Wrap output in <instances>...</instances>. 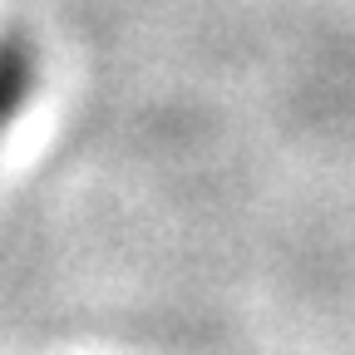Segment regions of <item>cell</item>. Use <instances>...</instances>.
I'll use <instances>...</instances> for the list:
<instances>
[{
    "label": "cell",
    "mask_w": 355,
    "mask_h": 355,
    "mask_svg": "<svg viewBox=\"0 0 355 355\" xmlns=\"http://www.w3.org/2000/svg\"><path fill=\"white\" fill-rule=\"evenodd\" d=\"M40 94V50L20 30H0V144Z\"/></svg>",
    "instance_id": "6da1fadb"
}]
</instances>
